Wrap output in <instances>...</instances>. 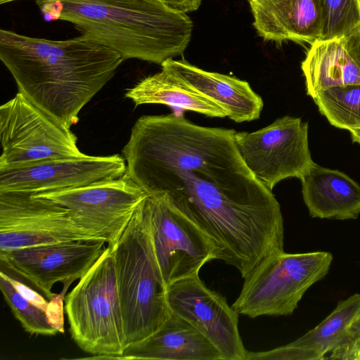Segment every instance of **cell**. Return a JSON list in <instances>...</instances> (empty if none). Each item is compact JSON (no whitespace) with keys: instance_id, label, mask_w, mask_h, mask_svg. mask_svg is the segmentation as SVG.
I'll return each mask as SVG.
<instances>
[{"instance_id":"5b68a950","label":"cell","mask_w":360,"mask_h":360,"mask_svg":"<svg viewBox=\"0 0 360 360\" xmlns=\"http://www.w3.org/2000/svg\"><path fill=\"white\" fill-rule=\"evenodd\" d=\"M72 339L88 359H121L126 348L111 249L105 251L65 298Z\"/></svg>"},{"instance_id":"7402d4cb","label":"cell","mask_w":360,"mask_h":360,"mask_svg":"<svg viewBox=\"0 0 360 360\" xmlns=\"http://www.w3.org/2000/svg\"><path fill=\"white\" fill-rule=\"evenodd\" d=\"M313 100L330 124L349 131L360 129V84L322 90Z\"/></svg>"},{"instance_id":"4fadbf2b","label":"cell","mask_w":360,"mask_h":360,"mask_svg":"<svg viewBox=\"0 0 360 360\" xmlns=\"http://www.w3.org/2000/svg\"><path fill=\"white\" fill-rule=\"evenodd\" d=\"M167 300L171 312L198 330L224 360H245L247 350L238 330L239 314L222 295L208 288L198 275L169 285Z\"/></svg>"},{"instance_id":"277c9868","label":"cell","mask_w":360,"mask_h":360,"mask_svg":"<svg viewBox=\"0 0 360 360\" xmlns=\"http://www.w3.org/2000/svg\"><path fill=\"white\" fill-rule=\"evenodd\" d=\"M110 249L127 347L150 336L171 314L154 252L146 198Z\"/></svg>"},{"instance_id":"d4e9b609","label":"cell","mask_w":360,"mask_h":360,"mask_svg":"<svg viewBox=\"0 0 360 360\" xmlns=\"http://www.w3.org/2000/svg\"><path fill=\"white\" fill-rule=\"evenodd\" d=\"M0 270L5 274L10 283L22 296L47 314L49 303L41 294L29 287L24 281H22V278L4 265L1 264Z\"/></svg>"},{"instance_id":"ffe728a7","label":"cell","mask_w":360,"mask_h":360,"mask_svg":"<svg viewBox=\"0 0 360 360\" xmlns=\"http://www.w3.org/2000/svg\"><path fill=\"white\" fill-rule=\"evenodd\" d=\"M125 97L136 106L162 104L210 117H228L227 112L218 103L163 68L127 89Z\"/></svg>"},{"instance_id":"603a6c76","label":"cell","mask_w":360,"mask_h":360,"mask_svg":"<svg viewBox=\"0 0 360 360\" xmlns=\"http://www.w3.org/2000/svg\"><path fill=\"white\" fill-rule=\"evenodd\" d=\"M0 289L13 316L27 333L52 336L59 332L50 323L47 314L22 296L2 271L0 273Z\"/></svg>"},{"instance_id":"d6a6232c","label":"cell","mask_w":360,"mask_h":360,"mask_svg":"<svg viewBox=\"0 0 360 360\" xmlns=\"http://www.w3.org/2000/svg\"><path fill=\"white\" fill-rule=\"evenodd\" d=\"M248 1H250V0H248Z\"/></svg>"},{"instance_id":"1f68e13d","label":"cell","mask_w":360,"mask_h":360,"mask_svg":"<svg viewBox=\"0 0 360 360\" xmlns=\"http://www.w3.org/2000/svg\"><path fill=\"white\" fill-rule=\"evenodd\" d=\"M359 4H360V0H359Z\"/></svg>"},{"instance_id":"3957f363","label":"cell","mask_w":360,"mask_h":360,"mask_svg":"<svg viewBox=\"0 0 360 360\" xmlns=\"http://www.w3.org/2000/svg\"><path fill=\"white\" fill-rule=\"evenodd\" d=\"M35 1L46 20L72 23L124 60L161 65L184 53L193 29L186 13L158 0Z\"/></svg>"},{"instance_id":"8fae6325","label":"cell","mask_w":360,"mask_h":360,"mask_svg":"<svg viewBox=\"0 0 360 360\" xmlns=\"http://www.w3.org/2000/svg\"><path fill=\"white\" fill-rule=\"evenodd\" d=\"M308 127L300 117L286 115L253 132L236 131L235 140L247 167L272 191L283 179H300L314 162Z\"/></svg>"},{"instance_id":"ba28073f","label":"cell","mask_w":360,"mask_h":360,"mask_svg":"<svg viewBox=\"0 0 360 360\" xmlns=\"http://www.w3.org/2000/svg\"><path fill=\"white\" fill-rule=\"evenodd\" d=\"M146 204L155 258L167 287L198 276L204 264L217 259L212 240L165 193L148 194Z\"/></svg>"},{"instance_id":"f546056e","label":"cell","mask_w":360,"mask_h":360,"mask_svg":"<svg viewBox=\"0 0 360 360\" xmlns=\"http://www.w3.org/2000/svg\"><path fill=\"white\" fill-rule=\"evenodd\" d=\"M353 142L360 144V129L349 130Z\"/></svg>"},{"instance_id":"7c38bea8","label":"cell","mask_w":360,"mask_h":360,"mask_svg":"<svg viewBox=\"0 0 360 360\" xmlns=\"http://www.w3.org/2000/svg\"><path fill=\"white\" fill-rule=\"evenodd\" d=\"M105 243L71 240L21 248L0 252V263L52 300L53 285L80 279L103 253Z\"/></svg>"},{"instance_id":"44dd1931","label":"cell","mask_w":360,"mask_h":360,"mask_svg":"<svg viewBox=\"0 0 360 360\" xmlns=\"http://www.w3.org/2000/svg\"><path fill=\"white\" fill-rule=\"evenodd\" d=\"M302 70L307 94L312 98L328 88L360 84V70L348 53L344 38L313 42Z\"/></svg>"},{"instance_id":"83f0119b","label":"cell","mask_w":360,"mask_h":360,"mask_svg":"<svg viewBox=\"0 0 360 360\" xmlns=\"http://www.w3.org/2000/svg\"><path fill=\"white\" fill-rule=\"evenodd\" d=\"M169 8L181 13L196 11L201 4L202 0H158Z\"/></svg>"},{"instance_id":"f1b7e54d","label":"cell","mask_w":360,"mask_h":360,"mask_svg":"<svg viewBox=\"0 0 360 360\" xmlns=\"http://www.w3.org/2000/svg\"><path fill=\"white\" fill-rule=\"evenodd\" d=\"M360 337V312L354 319L347 329L345 342L354 340ZM343 343V344H344Z\"/></svg>"},{"instance_id":"30bf717a","label":"cell","mask_w":360,"mask_h":360,"mask_svg":"<svg viewBox=\"0 0 360 360\" xmlns=\"http://www.w3.org/2000/svg\"><path fill=\"white\" fill-rule=\"evenodd\" d=\"M100 240L103 239L78 224L67 208L51 200L25 192H0V252L59 242Z\"/></svg>"},{"instance_id":"6da1fadb","label":"cell","mask_w":360,"mask_h":360,"mask_svg":"<svg viewBox=\"0 0 360 360\" xmlns=\"http://www.w3.org/2000/svg\"><path fill=\"white\" fill-rule=\"evenodd\" d=\"M236 131L198 125L173 112L143 115L122 150L126 174L147 194L165 193L244 278L284 252L280 204L249 169Z\"/></svg>"},{"instance_id":"2e32d148","label":"cell","mask_w":360,"mask_h":360,"mask_svg":"<svg viewBox=\"0 0 360 360\" xmlns=\"http://www.w3.org/2000/svg\"><path fill=\"white\" fill-rule=\"evenodd\" d=\"M253 25L264 40L311 44L320 39V0H250Z\"/></svg>"},{"instance_id":"e0dca14e","label":"cell","mask_w":360,"mask_h":360,"mask_svg":"<svg viewBox=\"0 0 360 360\" xmlns=\"http://www.w3.org/2000/svg\"><path fill=\"white\" fill-rule=\"evenodd\" d=\"M360 312V294L340 301L317 326L285 345L264 352L247 351L245 360H321L345 342L347 329Z\"/></svg>"},{"instance_id":"52a82bcc","label":"cell","mask_w":360,"mask_h":360,"mask_svg":"<svg viewBox=\"0 0 360 360\" xmlns=\"http://www.w3.org/2000/svg\"><path fill=\"white\" fill-rule=\"evenodd\" d=\"M0 168L81 158L76 135L22 94L0 107Z\"/></svg>"},{"instance_id":"484cf974","label":"cell","mask_w":360,"mask_h":360,"mask_svg":"<svg viewBox=\"0 0 360 360\" xmlns=\"http://www.w3.org/2000/svg\"><path fill=\"white\" fill-rule=\"evenodd\" d=\"M329 359L360 360V337L337 347L331 352Z\"/></svg>"},{"instance_id":"9a60e30c","label":"cell","mask_w":360,"mask_h":360,"mask_svg":"<svg viewBox=\"0 0 360 360\" xmlns=\"http://www.w3.org/2000/svg\"><path fill=\"white\" fill-rule=\"evenodd\" d=\"M160 65L218 103L233 121L240 123L259 118L264 102L248 82L204 70L184 59L169 58Z\"/></svg>"},{"instance_id":"5bb4252c","label":"cell","mask_w":360,"mask_h":360,"mask_svg":"<svg viewBox=\"0 0 360 360\" xmlns=\"http://www.w3.org/2000/svg\"><path fill=\"white\" fill-rule=\"evenodd\" d=\"M126 173L123 156L59 158L15 167L0 168V192L37 194L86 186Z\"/></svg>"},{"instance_id":"7a4b0ae2","label":"cell","mask_w":360,"mask_h":360,"mask_svg":"<svg viewBox=\"0 0 360 360\" xmlns=\"http://www.w3.org/2000/svg\"><path fill=\"white\" fill-rule=\"evenodd\" d=\"M0 59L18 92L68 128L79 121L83 107L124 60L116 51L82 34L51 40L4 29Z\"/></svg>"},{"instance_id":"9c48e42d","label":"cell","mask_w":360,"mask_h":360,"mask_svg":"<svg viewBox=\"0 0 360 360\" xmlns=\"http://www.w3.org/2000/svg\"><path fill=\"white\" fill-rule=\"evenodd\" d=\"M34 195L67 208L75 221L112 248L148 195L126 173L121 177Z\"/></svg>"},{"instance_id":"d6986e66","label":"cell","mask_w":360,"mask_h":360,"mask_svg":"<svg viewBox=\"0 0 360 360\" xmlns=\"http://www.w3.org/2000/svg\"><path fill=\"white\" fill-rule=\"evenodd\" d=\"M300 179L311 217L346 220L359 215L360 186L344 172L314 162Z\"/></svg>"},{"instance_id":"ac0fdd59","label":"cell","mask_w":360,"mask_h":360,"mask_svg":"<svg viewBox=\"0 0 360 360\" xmlns=\"http://www.w3.org/2000/svg\"><path fill=\"white\" fill-rule=\"evenodd\" d=\"M121 359L224 360L208 339L172 312L156 332L127 347Z\"/></svg>"},{"instance_id":"4316f807","label":"cell","mask_w":360,"mask_h":360,"mask_svg":"<svg viewBox=\"0 0 360 360\" xmlns=\"http://www.w3.org/2000/svg\"><path fill=\"white\" fill-rule=\"evenodd\" d=\"M344 39L348 53L360 70V25Z\"/></svg>"},{"instance_id":"8992f818","label":"cell","mask_w":360,"mask_h":360,"mask_svg":"<svg viewBox=\"0 0 360 360\" xmlns=\"http://www.w3.org/2000/svg\"><path fill=\"white\" fill-rule=\"evenodd\" d=\"M332 261L328 252L271 256L244 278L231 307L250 318L290 315L307 289L326 276Z\"/></svg>"},{"instance_id":"cb8c5ba5","label":"cell","mask_w":360,"mask_h":360,"mask_svg":"<svg viewBox=\"0 0 360 360\" xmlns=\"http://www.w3.org/2000/svg\"><path fill=\"white\" fill-rule=\"evenodd\" d=\"M320 39L344 38L360 25L359 0H320Z\"/></svg>"},{"instance_id":"4dcf8cb0","label":"cell","mask_w":360,"mask_h":360,"mask_svg":"<svg viewBox=\"0 0 360 360\" xmlns=\"http://www.w3.org/2000/svg\"><path fill=\"white\" fill-rule=\"evenodd\" d=\"M15 1H18V0H0V4H5L10 3V2Z\"/></svg>"}]
</instances>
